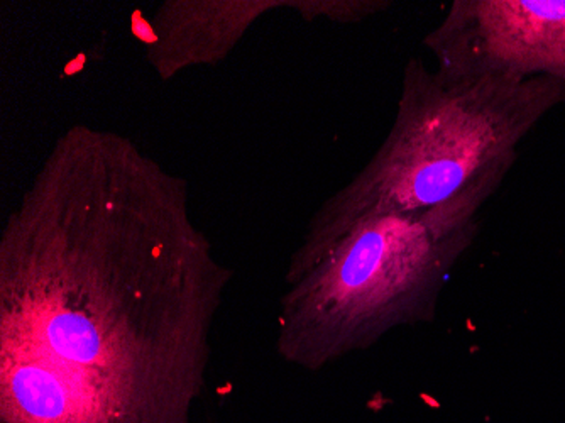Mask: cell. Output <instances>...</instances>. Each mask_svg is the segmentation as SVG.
<instances>
[{"label": "cell", "mask_w": 565, "mask_h": 423, "mask_svg": "<svg viewBox=\"0 0 565 423\" xmlns=\"http://www.w3.org/2000/svg\"><path fill=\"white\" fill-rule=\"evenodd\" d=\"M564 104L565 87L548 77H447L411 58L386 139L312 217L286 284L369 217L437 207L488 175L510 173L519 144Z\"/></svg>", "instance_id": "1"}, {"label": "cell", "mask_w": 565, "mask_h": 423, "mask_svg": "<svg viewBox=\"0 0 565 423\" xmlns=\"http://www.w3.org/2000/svg\"><path fill=\"white\" fill-rule=\"evenodd\" d=\"M506 175H488L437 207L355 224L288 284L278 315L279 357L320 371L395 328L432 322L452 268L476 241L479 212Z\"/></svg>", "instance_id": "2"}, {"label": "cell", "mask_w": 565, "mask_h": 423, "mask_svg": "<svg viewBox=\"0 0 565 423\" xmlns=\"http://www.w3.org/2000/svg\"><path fill=\"white\" fill-rule=\"evenodd\" d=\"M424 44L447 77H548L565 87V0H455Z\"/></svg>", "instance_id": "3"}, {"label": "cell", "mask_w": 565, "mask_h": 423, "mask_svg": "<svg viewBox=\"0 0 565 423\" xmlns=\"http://www.w3.org/2000/svg\"><path fill=\"white\" fill-rule=\"evenodd\" d=\"M291 7L306 19L335 14L334 0H256V2H173L155 17V39L148 43V58L161 78H171L181 68L224 58L246 29L272 9Z\"/></svg>", "instance_id": "4"}]
</instances>
